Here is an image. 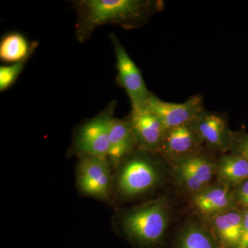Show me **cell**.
<instances>
[{
    "label": "cell",
    "mask_w": 248,
    "mask_h": 248,
    "mask_svg": "<svg viewBox=\"0 0 248 248\" xmlns=\"http://www.w3.org/2000/svg\"><path fill=\"white\" fill-rule=\"evenodd\" d=\"M162 2L151 0H76L72 1L77 20L75 37L79 43L91 38L94 31L107 24L133 29L141 27Z\"/></svg>",
    "instance_id": "6da1fadb"
},
{
    "label": "cell",
    "mask_w": 248,
    "mask_h": 248,
    "mask_svg": "<svg viewBox=\"0 0 248 248\" xmlns=\"http://www.w3.org/2000/svg\"><path fill=\"white\" fill-rule=\"evenodd\" d=\"M169 207L159 198L127 210L121 217L125 237L140 248H155L162 242L169 225Z\"/></svg>",
    "instance_id": "7a4b0ae2"
},
{
    "label": "cell",
    "mask_w": 248,
    "mask_h": 248,
    "mask_svg": "<svg viewBox=\"0 0 248 248\" xmlns=\"http://www.w3.org/2000/svg\"><path fill=\"white\" fill-rule=\"evenodd\" d=\"M151 154L139 148L117 166L112 194L122 200H133L159 185L162 174Z\"/></svg>",
    "instance_id": "3957f363"
},
{
    "label": "cell",
    "mask_w": 248,
    "mask_h": 248,
    "mask_svg": "<svg viewBox=\"0 0 248 248\" xmlns=\"http://www.w3.org/2000/svg\"><path fill=\"white\" fill-rule=\"evenodd\" d=\"M116 107L117 103L111 102L97 115L81 124L75 133L70 153L108 159L109 132Z\"/></svg>",
    "instance_id": "277c9868"
},
{
    "label": "cell",
    "mask_w": 248,
    "mask_h": 248,
    "mask_svg": "<svg viewBox=\"0 0 248 248\" xmlns=\"http://www.w3.org/2000/svg\"><path fill=\"white\" fill-rule=\"evenodd\" d=\"M173 180L190 197L213 184L216 161L200 151L171 161Z\"/></svg>",
    "instance_id": "5b68a950"
},
{
    "label": "cell",
    "mask_w": 248,
    "mask_h": 248,
    "mask_svg": "<svg viewBox=\"0 0 248 248\" xmlns=\"http://www.w3.org/2000/svg\"><path fill=\"white\" fill-rule=\"evenodd\" d=\"M76 183L81 195L102 202H108L113 190V177L107 158L93 155L78 156Z\"/></svg>",
    "instance_id": "8992f818"
},
{
    "label": "cell",
    "mask_w": 248,
    "mask_h": 248,
    "mask_svg": "<svg viewBox=\"0 0 248 248\" xmlns=\"http://www.w3.org/2000/svg\"><path fill=\"white\" fill-rule=\"evenodd\" d=\"M109 36L117 61V84L128 94L132 110L142 108L146 105L152 93L147 89L141 71L129 56L119 37L113 32Z\"/></svg>",
    "instance_id": "52a82bcc"
},
{
    "label": "cell",
    "mask_w": 248,
    "mask_h": 248,
    "mask_svg": "<svg viewBox=\"0 0 248 248\" xmlns=\"http://www.w3.org/2000/svg\"><path fill=\"white\" fill-rule=\"evenodd\" d=\"M145 107L159 117L166 130L192 123L205 112L203 97L200 95L193 96L186 102L177 104L164 102L152 94Z\"/></svg>",
    "instance_id": "ba28073f"
},
{
    "label": "cell",
    "mask_w": 248,
    "mask_h": 248,
    "mask_svg": "<svg viewBox=\"0 0 248 248\" xmlns=\"http://www.w3.org/2000/svg\"><path fill=\"white\" fill-rule=\"evenodd\" d=\"M202 143L194 122L166 130L157 153L171 162L200 151Z\"/></svg>",
    "instance_id": "9c48e42d"
},
{
    "label": "cell",
    "mask_w": 248,
    "mask_h": 248,
    "mask_svg": "<svg viewBox=\"0 0 248 248\" xmlns=\"http://www.w3.org/2000/svg\"><path fill=\"white\" fill-rule=\"evenodd\" d=\"M129 120L139 148L152 153H158L166 132L159 117L144 107L132 110Z\"/></svg>",
    "instance_id": "30bf717a"
},
{
    "label": "cell",
    "mask_w": 248,
    "mask_h": 248,
    "mask_svg": "<svg viewBox=\"0 0 248 248\" xmlns=\"http://www.w3.org/2000/svg\"><path fill=\"white\" fill-rule=\"evenodd\" d=\"M190 202L192 208L206 221L226 210L238 208L232 189L217 182L191 196Z\"/></svg>",
    "instance_id": "8fae6325"
},
{
    "label": "cell",
    "mask_w": 248,
    "mask_h": 248,
    "mask_svg": "<svg viewBox=\"0 0 248 248\" xmlns=\"http://www.w3.org/2000/svg\"><path fill=\"white\" fill-rule=\"evenodd\" d=\"M195 125L203 143L217 151H231L235 134L230 130L223 116L204 112Z\"/></svg>",
    "instance_id": "7c38bea8"
},
{
    "label": "cell",
    "mask_w": 248,
    "mask_h": 248,
    "mask_svg": "<svg viewBox=\"0 0 248 248\" xmlns=\"http://www.w3.org/2000/svg\"><path fill=\"white\" fill-rule=\"evenodd\" d=\"M244 216V210L234 208L218 214L206 221L220 245L226 248H237Z\"/></svg>",
    "instance_id": "4fadbf2b"
},
{
    "label": "cell",
    "mask_w": 248,
    "mask_h": 248,
    "mask_svg": "<svg viewBox=\"0 0 248 248\" xmlns=\"http://www.w3.org/2000/svg\"><path fill=\"white\" fill-rule=\"evenodd\" d=\"M138 141L132 129L130 120L113 118L109 132V150L108 159L112 168L117 166L135 151Z\"/></svg>",
    "instance_id": "5bb4252c"
},
{
    "label": "cell",
    "mask_w": 248,
    "mask_h": 248,
    "mask_svg": "<svg viewBox=\"0 0 248 248\" xmlns=\"http://www.w3.org/2000/svg\"><path fill=\"white\" fill-rule=\"evenodd\" d=\"M217 182L234 189L248 179V161L241 155L231 153L216 161Z\"/></svg>",
    "instance_id": "9a60e30c"
},
{
    "label": "cell",
    "mask_w": 248,
    "mask_h": 248,
    "mask_svg": "<svg viewBox=\"0 0 248 248\" xmlns=\"http://www.w3.org/2000/svg\"><path fill=\"white\" fill-rule=\"evenodd\" d=\"M38 46V42L29 43L19 32H10L1 38L0 42V60L5 63H16L32 55Z\"/></svg>",
    "instance_id": "2e32d148"
},
{
    "label": "cell",
    "mask_w": 248,
    "mask_h": 248,
    "mask_svg": "<svg viewBox=\"0 0 248 248\" xmlns=\"http://www.w3.org/2000/svg\"><path fill=\"white\" fill-rule=\"evenodd\" d=\"M219 245L208 227L191 223L181 232L175 248H218Z\"/></svg>",
    "instance_id": "e0dca14e"
},
{
    "label": "cell",
    "mask_w": 248,
    "mask_h": 248,
    "mask_svg": "<svg viewBox=\"0 0 248 248\" xmlns=\"http://www.w3.org/2000/svg\"><path fill=\"white\" fill-rule=\"evenodd\" d=\"M32 55L16 63L0 67V91L1 93L14 86Z\"/></svg>",
    "instance_id": "ac0fdd59"
},
{
    "label": "cell",
    "mask_w": 248,
    "mask_h": 248,
    "mask_svg": "<svg viewBox=\"0 0 248 248\" xmlns=\"http://www.w3.org/2000/svg\"><path fill=\"white\" fill-rule=\"evenodd\" d=\"M232 194L238 208L248 209V179L232 189Z\"/></svg>",
    "instance_id": "d6986e66"
},
{
    "label": "cell",
    "mask_w": 248,
    "mask_h": 248,
    "mask_svg": "<svg viewBox=\"0 0 248 248\" xmlns=\"http://www.w3.org/2000/svg\"><path fill=\"white\" fill-rule=\"evenodd\" d=\"M231 151L232 153L241 155L248 161V135H235Z\"/></svg>",
    "instance_id": "ffe728a7"
},
{
    "label": "cell",
    "mask_w": 248,
    "mask_h": 248,
    "mask_svg": "<svg viewBox=\"0 0 248 248\" xmlns=\"http://www.w3.org/2000/svg\"><path fill=\"white\" fill-rule=\"evenodd\" d=\"M237 248H248V209L244 210L242 232Z\"/></svg>",
    "instance_id": "44dd1931"
},
{
    "label": "cell",
    "mask_w": 248,
    "mask_h": 248,
    "mask_svg": "<svg viewBox=\"0 0 248 248\" xmlns=\"http://www.w3.org/2000/svg\"><path fill=\"white\" fill-rule=\"evenodd\" d=\"M218 248H226L223 247V246H221V245H219V246H218Z\"/></svg>",
    "instance_id": "7402d4cb"
}]
</instances>
